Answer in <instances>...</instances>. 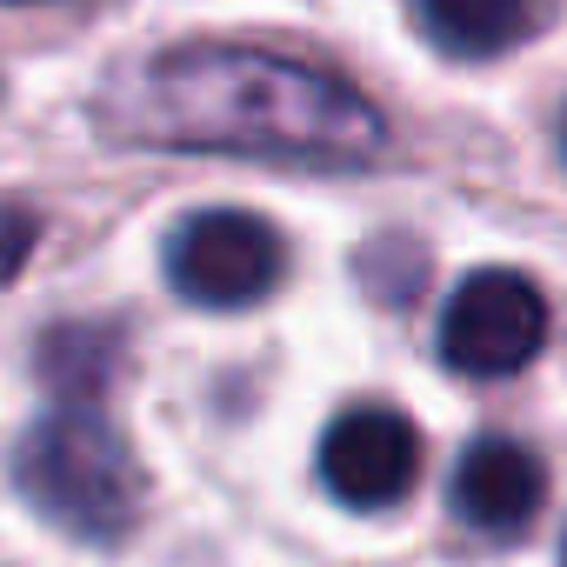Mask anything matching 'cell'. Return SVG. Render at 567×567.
<instances>
[{
	"label": "cell",
	"instance_id": "cell-1",
	"mask_svg": "<svg viewBox=\"0 0 567 567\" xmlns=\"http://www.w3.org/2000/svg\"><path fill=\"white\" fill-rule=\"evenodd\" d=\"M127 147L280 167H374L388 121L341 74L267 48H174L127 74L101 114Z\"/></svg>",
	"mask_w": 567,
	"mask_h": 567
},
{
	"label": "cell",
	"instance_id": "cell-2",
	"mask_svg": "<svg viewBox=\"0 0 567 567\" xmlns=\"http://www.w3.org/2000/svg\"><path fill=\"white\" fill-rule=\"evenodd\" d=\"M14 487L74 540H121L141 514V467L94 401H54L21 434Z\"/></svg>",
	"mask_w": 567,
	"mask_h": 567
},
{
	"label": "cell",
	"instance_id": "cell-3",
	"mask_svg": "<svg viewBox=\"0 0 567 567\" xmlns=\"http://www.w3.org/2000/svg\"><path fill=\"white\" fill-rule=\"evenodd\" d=\"M540 341H547V301L514 267L467 274L454 301L441 308V361L467 381L520 374L540 354Z\"/></svg>",
	"mask_w": 567,
	"mask_h": 567
},
{
	"label": "cell",
	"instance_id": "cell-4",
	"mask_svg": "<svg viewBox=\"0 0 567 567\" xmlns=\"http://www.w3.org/2000/svg\"><path fill=\"white\" fill-rule=\"evenodd\" d=\"M280 267H288L280 234L234 207L194 214L167 234V288L194 308H254L260 295H274Z\"/></svg>",
	"mask_w": 567,
	"mask_h": 567
},
{
	"label": "cell",
	"instance_id": "cell-5",
	"mask_svg": "<svg viewBox=\"0 0 567 567\" xmlns=\"http://www.w3.org/2000/svg\"><path fill=\"white\" fill-rule=\"evenodd\" d=\"M321 481L341 507H394L421 481V434L401 408L361 401L321 434Z\"/></svg>",
	"mask_w": 567,
	"mask_h": 567
},
{
	"label": "cell",
	"instance_id": "cell-6",
	"mask_svg": "<svg viewBox=\"0 0 567 567\" xmlns=\"http://www.w3.org/2000/svg\"><path fill=\"white\" fill-rule=\"evenodd\" d=\"M540 501H547V467L534 461V447H520L507 434L474 441L461 454V467H454V514L474 534H487V540L527 534L534 514H540Z\"/></svg>",
	"mask_w": 567,
	"mask_h": 567
},
{
	"label": "cell",
	"instance_id": "cell-7",
	"mask_svg": "<svg viewBox=\"0 0 567 567\" xmlns=\"http://www.w3.org/2000/svg\"><path fill=\"white\" fill-rule=\"evenodd\" d=\"M414 21L454 61H494L540 28V0H414Z\"/></svg>",
	"mask_w": 567,
	"mask_h": 567
},
{
	"label": "cell",
	"instance_id": "cell-8",
	"mask_svg": "<svg viewBox=\"0 0 567 567\" xmlns=\"http://www.w3.org/2000/svg\"><path fill=\"white\" fill-rule=\"evenodd\" d=\"M114 368V334L101 328H61L41 341V381L54 401H94Z\"/></svg>",
	"mask_w": 567,
	"mask_h": 567
},
{
	"label": "cell",
	"instance_id": "cell-9",
	"mask_svg": "<svg viewBox=\"0 0 567 567\" xmlns=\"http://www.w3.org/2000/svg\"><path fill=\"white\" fill-rule=\"evenodd\" d=\"M28 247H34V214H28V207H14V200H0V280L21 274Z\"/></svg>",
	"mask_w": 567,
	"mask_h": 567
},
{
	"label": "cell",
	"instance_id": "cell-10",
	"mask_svg": "<svg viewBox=\"0 0 567 567\" xmlns=\"http://www.w3.org/2000/svg\"><path fill=\"white\" fill-rule=\"evenodd\" d=\"M560 567H567V554H560Z\"/></svg>",
	"mask_w": 567,
	"mask_h": 567
}]
</instances>
